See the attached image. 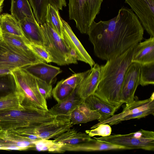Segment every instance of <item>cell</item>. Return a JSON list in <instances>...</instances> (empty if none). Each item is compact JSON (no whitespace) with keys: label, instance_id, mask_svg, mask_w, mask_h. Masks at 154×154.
I'll list each match as a JSON object with an SVG mask.
<instances>
[{"label":"cell","instance_id":"cell-3","mask_svg":"<svg viewBox=\"0 0 154 154\" xmlns=\"http://www.w3.org/2000/svg\"><path fill=\"white\" fill-rule=\"evenodd\" d=\"M59 117L48 110L26 108L0 111V129L4 131L22 128H36L56 120Z\"/></svg>","mask_w":154,"mask_h":154},{"label":"cell","instance_id":"cell-6","mask_svg":"<svg viewBox=\"0 0 154 154\" xmlns=\"http://www.w3.org/2000/svg\"><path fill=\"white\" fill-rule=\"evenodd\" d=\"M103 0H69V19L74 20L82 34H87L96 16L99 13Z\"/></svg>","mask_w":154,"mask_h":154},{"label":"cell","instance_id":"cell-23","mask_svg":"<svg viewBox=\"0 0 154 154\" xmlns=\"http://www.w3.org/2000/svg\"><path fill=\"white\" fill-rule=\"evenodd\" d=\"M100 115L96 111L89 109L83 103L72 112L70 121L73 125L85 123L100 119Z\"/></svg>","mask_w":154,"mask_h":154},{"label":"cell","instance_id":"cell-38","mask_svg":"<svg viewBox=\"0 0 154 154\" xmlns=\"http://www.w3.org/2000/svg\"><path fill=\"white\" fill-rule=\"evenodd\" d=\"M4 0H0V6H2Z\"/></svg>","mask_w":154,"mask_h":154},{"label":"cell","instance_id":"cell-35","mask_svg":"<svg viewBox=\"0 0 154 154\" xmlns=\"http://www.w3.org/2000/svg\"><path fill=\"white\" fill-rule=\"evenodd\" d=\"M37 82L39 92L46 100L50 98L52 95V84H49L42 80L37 79Z\"/></svg>","mask_w":154,"mask_h":154},{"label":"cell","instance_id":"cell-4","mask_svg":"<svg viewBox=\"0 0 154 154\" xmlns=\"http://www.w3.org/2000/svg\"><path fill=\"white\" fill-rule=\"evenodd\" d=\"M11 73L17 90L23 95L24 107L48 111L46 100L39 92L36 79L23 68L14 70Z\"/></svg>","mask_w":154,"mask_h":154},{"label":"cell","instance_id":"cell-5","mask_svg":"<svg viewBox=\"0 0 154 154\" xmlns=\"http://www.w3.org/2000/svg\"><path fill=\"white\" fill-rule=\"evenodd\" d=\"M43 36V46L53 58L52 62L59 66L77 64V60L64 40L48 23L40 25Z\"/></svg>","mask_w":154,"mask_h":154},{"label":"cell","instance_id":"cell-1","mask_svg":"<svg viewBox=\"0 0 154 154\" xmlns=\"http://www.w3.org/2000/svg\"><path fill=\"white\" fill-rule=\"evenodd\" d=\"M144 29L131 9L122 7L107 21H94L87 33L95 55L107 60L124 52L143 39Z\"/></svg>","mask_w":154,"mask_h":154},{"label":"cell","instance_id":"cell-33","mask_svg":"<svg viewBox=\"0 0 154 154\" xmlns=\"http://www.w3.org/2000/svg\"><path fill=\"white\" fill-rule=\"evenodd\" d=\"M112 128L110 125L107 124H102L91 130H86L85 133L91 137L96 136L106 137L111 134Z\"/></svg>","mask_w":154,"mask_h":154},{"label":"cell","instance_id":"cell-20","mask_svg":"<svg viewBox=\"0 0 154 154\" xmlns=\"http://www.w3.org/2000/svg\"><path fill=\"white\" fill-rule=\"evenodd\" d=\"M132 62L140 64L154 62V37L137 44Z\"/></svg>","mask_w":154,"mask_h":154},{"label":"cell","instance_id":"cell-36","mask_svg":"<svg viewBox=\"0 0 154 154\" xmlns=\"http://www.w3.org/2000/svg\"><path fill=\"white\" fill-rule=\"evenodd\" d=\"M11 72L9 70L0 69V77L10 73Z\"/></svg>","mask_w":154,"mask_h":154},{"label":"cell","instance_id":"cell-11","mask_svg":"<svg viewBox=\"0 0 154 154\" xmlns=\"http://www.w3.org/2000/svg\"><path fill=\"white\" fill-rule=\"evenodd\" d=\"M134 11L144 29L154 37V0H125Z\"/></svg>","mask_w":154,"mask_h":154},{"label":"cell","instance_id":"cell-2","mask_svg":"<svg viewBox=\"0 0 154 154\" xmlns=\"http://www.w3.org/2000/svg\"><path fill=\"white\" fill-rule=\"evenodd\" d=\"M137 44L122 54L106 61L100 66L101 75L97 88L94 94L106 103L119 108L121 91L125 75L132 60Z\"/></svg>","mask_w":154,"mask_h":154},{"label":"cell","instance_id":"cell-31","mask_svg":"<svg viewBox=\"0 0 154 154\" xmlns=\"http://www.w3.org/2000/svg\"><path fill=\"white\" fill-rule=\"evenodd\" d=\"M35 149L38 151L61 153V146L53 140L42 139L34 142Z\"/></svg>","mask_w":154,"mask_h":154},{"label":"cell","instance_id":"cell-8","mask_svg":"<svg viewBox=\"0 0 154 154\" xmlns=\"http://www.w3.org/2000/svg\"><path fill=\"white\" fill-rule=\"evenodd\" d=\"M150 115H154V92L148 99L141 100H134L132 102L126 104L121 113L114 115L104 121L98 122L90 128H95L102 124L116 125L124 121L145 118Z\"/></svg>","mask_w":154,"mask_h":154},{"label":"cell","instance_id":"cell-39","mask_svg":"<svg viewBox=\"0 0 154 154\" xmlns=\"http://www.w3.org/2000/svg\"><path fill=\"white\" fill-rule=\"evenodd\" d=\"M2 33L0 29V39L2 38Z\"/></svg>","mask_w":154,"mask_h":154},{"label":"cell","instance_id":"cell-10","mask_svg":"<svg viewBox=\"0 0 154 154\" xmlns=\"http://www.w3.org/2000/svg\"><path fill=\"white\" fill-rule=\"evenodd\" d=\"M91 138L86 133L70 128L54 138L61 146V152L66 151L87 152L88 142Z\"/></svg>","mask_w":154,"mask_h":154},{"label":"cell","instance_id":"cell-19","mask_svg":"<svg viewBox=\"0 0 154 154\" xmlns=\"http://www.w3.org/2000/svg\"><path fill=\"white\" fill-rule=\"evenodd\" d=\"M32 8L35 19L39 25L45 22L47 7L48 5L53 6L59 10H62L66 6V0H28Z\"/></svg>","mask_w":154,"mask_h":154},{"label":"cell","instance_id":"cell-27","mask_svg":"<svg viewBox=\"0 0 154 154\" xmlns=\"http://www.w3.org/2000/svg\"><path fill=\"white\" fill-rule=\"evenodd\" d=\"M59 10L48 5L45 16V22L49 23L59 35L63 39L62 23Z\"/></svg>","mask_w":154,"mask_h":154},{"label":"cell","instance_id":"cell-28","mask_svg":"<svg viewBox=\"0 0 154 154\" xmlns=\"http://www.w3.org/2000/svg\"><path fill=\"white\" fill-rule=\"evenodd\" d=\"M75 89L63 82V79L58 82L52 89V95L57 103L61 102L68 98Z\"/></svg>","mask_w":154,"mask_h":154},{"label":"cell","instance_id":"cell-13","mask_svg":"<svg viewBox=\"0 0 154 154\" xmlns=\"http://www.w3.org/2000/svg\"><path fill=\"white\" fill-rule=\"evenodd\" d=\"M62 23L63 39L77 60L88 64L92 67L95 63L84 48L67 22L61 19Z\"/></svg>","mask_w":154,"mask_h":154},{"label":"cell","instance_id":"cell-25","mask_svg":"<svg viewBox=\"0 0 154 154\" xmlns=\"http://www.w3.org/2000/svg\"><path fill=\"white\" fill-rule=\"evenodd\" d=\"M0 29L2 33H8L24 37L19 22L8 13L0 15Z\"/></svg>","mask_w":154,"mask_h":154},{"label":"cell","instance_id":"cell-17","mask_svg":"<svg viewBox=\"0 0 154 154\" xmlns=\"http://www.w3.org/2000/svg\"><path fill=\"white\" fill-rule=\"evenodd\" d=\"M84 102L89 109L100 115L99 122L104 121L112 117L119 108L103 101L94 94L85 99Z\"/></svg>","mask_w":154,"mask_h":154},{"label":"cell","instance_id":"cell-7","mask_svg":"<svg viewBox=\"0 0 154 154\" xmlns=\"http://www.w3.org/2000/svg\"><path fill=\"white\" fill-rule=\"evenodd\" d=\"M96 140L124 146L129 149H139L154 150V132L141 129L125 134L110 135L106 137H93Z\"/></svg>","mask_w":154,"mask_h":154},{"label":"cell","instance_id":"cell-41","mask_svg":"<svg viewBox=\"0 0 154 154\" xmlns=\"http://www.w3.org/2000/svg\"><path fill=\"white\" fill-rule=\"evenodd\" d=\"M0 130H1V129H0Z\"/></svg>","mask_w":154,"mask_h":154},{"label":"cell","instance_id":"cell-34","mask_svg":"<svg viewBox=\"0 0 154 154\" xmlns=\"http://www.w3.org/2000/svg\"><path fill=\"white\" fill-rule=\"evenodd\" d=\"M88 70L80 73H75L67 79H63V82L75 89L88 73Z\"/></svg>","mask_w":154,"mask_h":154},{"label":"cell","instance_id":"cell-26","mask_svg":"<svg viewBox=\"0 0 154 154\" xmlns=\"http://www.w3.org/2000/svg\"><path fill=\"white\" fill-rule=\"evenodd\" d=\"M10 11L19 22L26 17L35 18L28 0H11Z\"/></svg>","mask_w":154,"mask_h":154},{"label":"cell","instance_id":"cell-22","mask_svg":"<svg viewBox=\"0 0 154 154\" xmlns=\"http://www.w3.org/2000/svg\"><path fill=\"white\" fill-rule=\"evenodd\" d=\"M2 38L7 44L19 52L40 62H44L30 49L24 38L8 33H2Z\"/></svg>","mask_w":154,"mask_h":154},{"label":"cell","instance_id":"cell-15","mask_svg":"<svg viewBox=\"0 0 154 154\" xmlns=\"http://www.w3.org/2000/svg\"><path fill=\"white\" fill-rule=\"evenodd\" d=\"M101 75L100 66L95 63L75 89L76 94L85 100L94 94L99 82Z\"/></svg>","mask_w":154,"mask_h":154},{"label":"cell","instance_id":"cell-32","mask_svg":"<svg viewBox=\"0 0 154 154\" xmlns=\"http://www.w3.org/2000/svg\"><path fill=\"white\" fill-rule=\"evenodd\" d=\"M26 42L30 49L44 62L46 63L52 62V57L43 46L29 42L27 41Z\"/></svg>","mask_w":154,"mask_h":154},{"label":"cell","instance_id":"cell-24","mask_svg":"<svg viewBox=\"0 0 154 154\" xmlns=\"http://www.w3.org/2000/svg\"><path fill=\"white\" fill-rule=\"evenodd\" d=\"M23 98L18 91L2 97L0 98V111L25 109L23 105Z\"/></svg>","mask_w":154,"mask_h":154},{"label":"cell","instance_id":"cell-30","mask_svg":"<svg viewBox=\"0 0 154 154\" xmlns=\"http://www.w3.org/2000/svg\"><path fill=\"white\" fill-rule=\"evenodd\" d=\"M154 84V62L141 64L140 85L143 86Z\"/></svg>","mask_w":154,"mask_h":154},{"label":"cell","instance_id":"cell-9","mask_svg":"<svg viewBox=\"0 0 154 154\" xmlns=\"http://www.w3.org/2000/svg\"><path fill=\"white\" fill-rule=\"evenodd\" d=\"M41 62L14 48L0 39V69L12 71Z\"/></svg>","mask_w":154,"mask_h":154},{"label":"cell","instance_id":"cell-16","mask_svg":"<svg viewBox=\"0 0 154 154\" xmlns=\"http://www.w3.org/2000/svg\"><path fill=\"white\" fill-rule=\"evenodd\" d=\"M36 79L52 84L54 79L62 71L60 68L44 62H38L23 68Z\"/></svg>","mask_w":154,"mask_h":154},{"label":"cell","instance_id":"cell-18","mask_svg":"<svg viewBox=\"0 0 154 154\" xmlns=\"http://www.w3.org/2000/svg\"><path fill=\"white\" fill-rule=\"evenodd\" d=\"M19 22L25 39L29 42L43 46V35L35 18L26 17Z\"/></svg>","mask_w":154,"mask_h":154},{"label":"cell","instance_id":"cell-37","mask_svg":"<svg viewBox=\"0 0 154 154\" xmlns=\"http://www.w3.org/2000/svg\"><path fill=\"white\" fill-rule=\"evenodd\" d=\"M5 131L0 130V138L2 137L5 133Z\"/></svg>","mask_w":154,"mask_h":154},{"label":"cell","instance_id":"cell-21","mask_svg":"<svg viewBox=\"0 0 154 154\" xmlns=\"http://www.w3.org/2000/svg\"><path fill=\"white\" fill-rule=\"evenodd\" d=\"M84 100L76 94L75 90L68 98L61 102L58 103L49 110L52 114L55 116H70L73 111Z\"/></svg>","mask_w":154,"mask_h":154},{"label":"cell","instance_id":"cell-14","mask_svg":"<svg viewBox=\"0 0 154 154\" xmlns=\"http://www.w3.org/2000/svg\"><path fill=\"white\" fill-rule=\"evenodd\" d=\"M59 116L53 122L32 128V133L41 139H49L71 128L73 125L71 122L70 116Z\"/></svg>","mask_w":154,"mask_h":154},{"label":"cell","instance_id":"cell-40","mask_svg":"<svg viewBox=\"0 0 154 154\" xmlns=\"http://www.w3.org/2000/svg\"><path fill=\"white\" fill-rule=\"evenodd\" d=\"M2 10V6H0V13L1 12Z\"/></svg>","mask_w":154,"mask_h":154},{"label":"cell","instance_id":"cell-29","mask_svg":"<svg viewBox=\"0 0 154 154\" xmlns=\"http://www.w3.org/2000/svg\"><path fill=\"white\" fill-rule=\"evenodd\" d=\"M17 91L16 83L11 72L0 77V98Z\"/></svg>","mask_w":154,"mask_h":154},{"label":"cell","instance_id":"cell-12","mask_svg":"<svg viewBox=\"0 0 154 154\" xmlns=\"http://www.w3.org/2000/svg\"><path fill=\"white\" fill-rule=\"evenodd\" d=\"M141 64L132 62L126 70L122 85L121 101L127 104L134 100V94L140 85Z\"/></svg>","mask_w":154,"mask_h":154}]
</instances>
